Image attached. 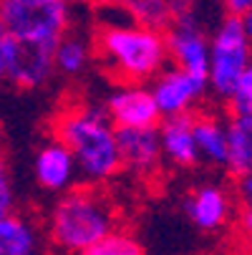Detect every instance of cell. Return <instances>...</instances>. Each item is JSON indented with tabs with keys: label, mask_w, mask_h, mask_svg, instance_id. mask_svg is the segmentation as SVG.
Here are the masks:
<instances>
[{
	"label": "cell",
	"mask_w": 252,
	"mask_h": 255,
	"mask_svg": "<svg viewBox=\"0 0 252 255\" xmlns=\"http://www.w3.org/2000/svg\"><path fill=\"white\" fill-rule=\"evenodd\" d=\"M0 74L15 89H38L56 74V46L30 43L3 33L0 35Z\"/></svg>",
	"instance_id": "8992f818"
},
{
	"label": "cell",
	"mask_w": 252,
	"mask_h": 255,
	"mask_svg": "<svg viewBox=\"0 0 252 255\" xmlns=\"http://www.w3.org/2000/svg\"><path fill=\"white\" fill-rule=\"evenodd\" d=\"M119 230V207L98 185L58 195L48 212V240L61 255H84Z\"/></svg>",
	"instance_id": "3957f363"
},
{
	"label": "cell",
	"mask_w": 252,
	"mask_h": 255,
	"mask_svg": "<svg viewBox=\"0 0 252 255\" xmlns=\"http://www.w3.org/2000/svg\"><path fill=\"white\" fill-rule=\"evenodd\" d=\"M237 190H240V197H242L245 207H252V172L237 179Z\"/></svg>",
	"instance_id": "603a6c76"
},
{
	"label": "cell",
	"mask_w": 252,
	"mask_h": 255,
	"mask_svg": "<svg viewBox=\"0 0 252 255\" xmlns=\"http://www.w3.org/2000/svg\"><path fill=\"white\" fill-rule=\"evenodd\" d=\"M53 136L74 152L86 185H103L124 172L119 129L106 114L103 104H68L53 119Z\"/></svg>",
	"instance_id": "6da1fadb"
},
{
	"label": "cell",
	"mask_w": 252,
	"mask_h": 255,
	"mask_svg": "<svg viewBox=\"0 0 252 255\" xmlns=\"http://www.w3.org/2000/svg\"><path fill=\"white\" fill-rule=\"evenodd\" d=\"M124 13L131 23L147 25L154 30H167L174 23V13L169 8V0H124Z\"/></svg>",
	"instance_id": "ac0fdd59"
},
{
	"label": "cell",
	"mask_w": 252,
	"mask_h": 255,
	"mask_svg": "<svg viewBox=\"0 0 252 255\" xmlns=\"http://www.w3.org/2000/svg\"><path fill=\"white\" fill-rule=\"evenodd\" d=\"M225 15H235V18H245L252 10V0H220Z\"/></svg>",
	"instance_id": "7402d4cb"
},
{
	"label": "cell",
	"mask_w": 252,
	"mask_h": 255,
	"mask_svg": "<svg viewBox=\"0 0 252 255\" xmlns=\"http://www.w3.org/2000/svg\"><path fill=\"white\" fill-rule=\"evenodd\" d=\"M194 139L202 162L227 167V119L212 112L194 114Z\"/></svg>",
	"instance_id": "9a60e30c"
},
{
	"label": "cell",
	"mask_w": 252,
	"mask_h": 255,
	"mask_svg": "<svg viewBox=\"0 0 252 255\" xmlns=\"http://www.w3.org/2000/svg\"><path fill=\"white\" fill-rule=\"evenodd\" d=\"M41 230L30 217L10 212L0 217V255H38Z\"/></svg>",
	"instance_id": "5bb4252c"
},
{
	"label": "cell",
	"mask_w": 252,
	"mask_h": 255,
	"mask_svg": "<svg viewBox=\"0 0 252 255\" xmlns=\"http://www.w3.org/2000/svg\"><path fill=\"white\" fill-rule=\"evenodd\" d=\"M119 149L124 172L134 177H152L164 162L159 127L144 129H119Z\"/></svg>",
	"instance_id": "8fae6325"
},
{
	"label": "cell",
	"mask_w": 252,
	"mask_h": 255,
	"mask_svg": "<svg viewBox=\"0 0 252 255\" xmlns=\"http://www.w3.org/2000/svg\"><path fill=\"white\" fill-rule=\"evenodd\" d=\"M0 212L3 215L15 212L13 210V182H10V174H8L5 164H3V169H0Z\"/></svg>",
	"instance_id": "44dd1931"
},
{
	"label": "cell",
	"mask_w": 252,
	"mask_h": 255,
	"mask_svg": "<svg viewBox=\"0 0 252 255\" xmlns=\"http://www.w3.org/2000/svg\"><path fill=\"white\" fill-rule=\"evenodd\" d=\"M242 25H245V30H247V35H250V41H252V10L242 18Z\"/></svg>",
	"instance_id": "484cf974"
},
{
	"label": "cell",
	"mask_w": 252,
	"mask_h": 255,
	"mask_svg": "<svg viewBox=\"0 0 252 255\" xmlns=\"http://www.w3.org/2000/svg\"><path fill=\"white\" fill-rule=\"evenodd\" d=\"M230 114H252V63L245 68V74L237 81L232 99L227 101Z\"/></svg>",
	"instance_id": "ffe728a7"
},
{
	"label": "cell",
	"mask_w": 252,
	"mask_h": 255,
	"mask_svg": "<svg viewBox=\"0 0 252 255\" xmlns=\"http://www.w3.org/2000/svg\"><path fill=\"white\" fill-rule=\"evenodd\" d=\"M84 255H147L144 245L136 240V235H131L129 230H116L109 238H103L98 245H93L88 253Z\"/></svg>",
	"instance_id": "d6986e66"
},
{
	"label": "cell",
	"mask_w": 252,
	"mask_h": 255,
	"mask_svg": "<svg viewBox=\"0 0 252 255\" xmlns=\"http://www.w3.org/2000/svg\"><path fill=\"white\" fill-rule=\"evenodd\" d=\"M252 63V41L242 25V18L225 15L212 33V63H209V91L230 101L240 76Z\"/></svg>",
	"instance_id": "5b68a950"
},
{
	"label": "cell",
	"mask_w": 252,
	"mask_h": 255,
	"mask_svg": "<svg viewBox=\"0 0 252 255\" xmlns=\"http://www.w3.org/2000/svg\"><path fill=\"white\" fill-rule=\"evenodd\" d=\"M0 25L20 41L58 46L74 25V0H0Z\"/></svg>",
	"instance_id": "277c9868"
},
{
	"label": "cell",
	"mask_w": 252,
	"mask_h": 255,
	"mask_svg": "<svg viewBox=\"0 0 252 255\" xmlns=\"http://www.w3.org/2000/svg\"><path fill=\"white\" fill-rule=\"evenodd\" d=\"M227 172L237 179L252 172V114H227Z\"/></svg>",
	"instance_id": "2e32d148"
},
{
	"label": "cell",
	"mask_w": 252,
	"mask_h": 255,
	"mask_svg": "<svg viewBox=\"0 0 252 255\" xmlns=\"http://www.w3.org/2000/svg\"><path fill=\"white\" fill-rule=\"evenodd\" d=\"M96 61L116 84H152L171 63L167 30L131 20L101 23L93 33Z\"/></svg>",
	"instance_id": "7a4b0ae2"
},
{
	"label": "cell",
	"mask_w": 252,
	"mask_h": 255,
	"mask_svg": "<svg viewBox=\"0 0 252 255\" xmlns=\"http://www.w3.org/2000/svg\"><path fill=\"white\" fill-rule=\"evenodd\" d=\"M240 225H242V230L252 238V207H245V212H242V217H240Z\"/></svg>",
	"instance_id": "d4e9b609"
},
{
	"label": "cell",
	"mask_w": 252,
	"mask_h": 255,
	"mask_svg": "<svg viewBox=\"0 0 252 255\" xmlns=\"http://www.w3.org/2000/svg\"><path fill=\"white\" fill-rule=\"evenodd\" d=\"M167 43L171 66H179L194 76L209 81V63H212V35L204 33L197 13L176 18L167 28Z\"/></svg>",
	"instance_id": "52a82bcc"
},
{
	"label": "cell",
	"mask_w": 252,
	"mask_h": 255,
	"mask_svg": "<svg viewBox=\"0 0 252 255\" xmlns=\"http://www.w3.org/2000/svg\"><path fill=\"white\" fill-rule=\"evenodd\" d=\"M149 86H152V94L157 99L162 117L171 119V117L194 114V106L199 104V99L209 89V81L169 63Z\"/></svg>",
	"instance_id": "9c48e42d"
},
{
	"label": "cell",
	"mask_w": 252,
	"mask_h": 255,
	"mask_svg": "<svg viewBox=\"0 0 252 255\" xmlns=\"http://www.w3.org/2000/svg\"><path fill=\"white\" fill-rule=\"evenodd\" d=\"M33 177L41 190L51 195H66L68 190L79 187L76 182L81 179V172L74 152L61 139L51 136L41 144L33 157Z\"/></svg>",
	"instance_id": "30bf717a"
},
{
	"label": "cell",
	"mask_w": 252,
	"mask_h": 255,
	"mask_svg": "<svg viewBox=\"0 0 252 255\" xmlns=\"http://www.w3.org/2000/svg\"><path fill=\"white\" fill-rule=\"evenodd\" d=\"M184 215L189 217V223L202 230V233H217L230 223L232 215V200L225 187L220 185H199L194 187L184 202Z\"/></svg>",
	"instance_id": "7c38bea8"
},
{
	"label": "cell",
	"mask_w": 252,
	"mask_h": 255,
	"mask_svg": "<svg viewBox=\"0 0 252 255\" xmlns=\"http://www.w3.org/2000/svg\"><path fill=\"white\" fill-rule=\"evenodd\" d=\"M86 3L93 8H101V10H109V8H121L124 0H86Z\"/></svg>",
	"instance_id": "cb8c5ba5"
},
{
	"label": "cell",
	"mask_w": 252,
	"mask_h": 255,
	"mask_svg": "<svg viewBox=\"0 0 252 255\" xmlns=\"http://www.w3.org/2000/svg\"><path fill=\"white\" fill-rule=\"evenodd\" d=\"M103 109L116 129H144L159 127L164 122L152 86L144 84H119L103 99Z\"/></svg>",
	"instance_id": "ba28073f"
},
{
	"label": "cell",
	"mask_w": 252,
	"mask_h": 255,
	"mask_svg": "<svg viewBox=\"0 0 252 255\" xmlns=\"http://www.w3.org/2000/svg\"><path fill=\"white\" fill-rule=\"evenodd\" d=\"M93 56H96L93 38L88 41L86 35L71 30L66 38L56 46V71L61 76L76 79V76H81L84 71L91 66Z\"/></svg>",
	"instance_id": "e0dca14e"
},
{
	"label": "cell",
	"mask_w": 252,
	"mask_h": 255,
	"mask_svg": "<svg viewBox=\"0 0 252 255\" xmlns=\"http://www.w3.org/2000/svg\"><path fill=\"white\" fill-rule=\"evenodd\" d=\"M159 136H162L164 159L171 167L192 169L197 162H202L199 149H197V139H194V114L164 119L159 124Z\"/></svg>",
	"instance_id": "4fadbf2b"
}]
</instances>
